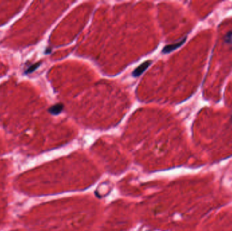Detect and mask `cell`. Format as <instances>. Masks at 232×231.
Listing matches in <instances>:
<instances>
[{
    "instance_id": "cell-3",
    "label": "cell",
    "mask_w": 232,
    "mask_h": 231,
    "mask_svg": "<svg viewBox=\"0 0 232 231\" xmlns=\"http://www.w3.org/2000/svg\"><path fill=\"white\" fill-rule=\"evenodd\" d=\"M63 109V105L62 104H57L54 106L51 107L49 108V113H51L52 115H58Z\"/></svg>"
},
{
    "instance_id": "cell-5",
    "label": "cell",
    "mask_w": 232,
    "mask_h": 231,
    "mask_svg": "<svg viewBox=\"0 0 232 231\" xmlns=\"http://www.w3.org/2000/svg\"><path fill=\"white\" fill-rule=\"evenodd\" d=\"M40 64H41V62H38V63H35V64L30 66L29 67V69L26 71V73L29 74V73H31L33 72V71H34L37 68V67L40 66Z\"/></svg>"
},
{
    "instance_id": "cell-4",
    "label": "cell",
    "mask_w": 232,
    "mask_h": 231,
    "mask_svg": "<svg viewBox=\"0 0 232 231\" xmlns=\"http://www.w3.org/2000/svg\"><path fill=\"white\" fill-rule=\"evenodd\" d=\"M225 41L227 44L232 46V31L229 32L225 37Z\"/></svg>"
},
{
    "instance_id": "cell-1",
    "label": "cell",
    "mask_w": 232,
    "mask_h": 231,
    "mask_svg": "<svg viewBox=\"0 0 232 231\" xmlns=\"http://www.w3.org/2000/svg\"><path fill=\"white\" fill-rule=\"evenodd\" d=\"M151 64V61H150V60L146 61L145 62L142 63V64L140 66H138L137 68H136L135 69H134V71H133V73H132V76L134 77H137L138 76H140V75L143 72H144V71L147 68H148Z\"/></svg>"
},
{
    "instance_id": "cell-2",
    "label": "cell",
    "mask_w": 232,
    "mask_h": 231,
    "mask_svg": "<svg viewBox=\"0 0 232 231\" xmlns=\"http://www.w3.org/2000/svg\"><path fill=\"white\" fill-rule=\"evenodd\" d=\"M184 41H185V39L183 41H181L179 42V43H176V44H174L166 45V47H164V49H163V51H162L163 53L167 54V53H169V52H171L172 51H173L174 50L176 49L177 48H179L181 45H182V44L183 43Z\"/></svg>"
}]
</instances>
